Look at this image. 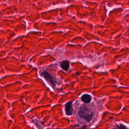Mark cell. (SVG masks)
<instances>
[{
	"label": "cell",
	"instance_id": "cell-1",
	"mask_svg": "<svg viewBox=\"0 0 129 129\" xmlns=\"http://www.w3.org/2000/svg\"><path fill=\"white\" fill-rule=\"evenodd\" d=\"M78 115L81 118H84L87 121H90L93 117V112L90 108L86 106H83L79 111Z\"/></svg>",
	"mask_w": 129,
	"mask_h": 129
},
{
	"label": "cell",
	"instance_id": "cell-2",
	"mask_svg": "<svg viewBox=\"0 0 129 129\" xmlns=\"http://www.w3.org/2000/svg\"><path fill=\"white\" fill-rule=\"evenodd\" d=\"M42 76H43L45 79L50 83V84L52 86L54 87L55 86L56 82L55 81V80L54 78L51 76V75H50L48 72H43L41 73Z\"/></svg>",
	"mask_w": 129,
	"mask_h": 129
},
{
	"label": "cell",
	"instance_id": "cell-3",
	"mask_svg": "<svg viewBox=\"0 0 129 129\" xmlns=\"http://www.w3.org/2000/svg\"><path fill=\"white\" fill-rule=\"evenodd\" d=\"M73 108L71 102H69L65 105V111L67 115H71L73 113Z\"/></svg>",
	"mask_w": 129,
	"mask_h": 129
},
{
	"label": "cell",
	"instance_id": "cell-4",
	"mask_svg": "<svg viewBox=\"0 0 129 129\" xmlns=\"http://www.w3.org/2000/svg\"><path fill=\"white\" fill-rule=\"evenodd\" d=\"M81 100L84 103H89L92 100V97L89 94H85L82 96Z\"/></svg>",
	"mask_w": 129,
	"mask_h": 129
},
{
	"label": "cell",
	"instance_id": "cell-5",
	"mask_svg": "<svg viewBox=\"0 0 129 129\" xmlns=\"http://www.w3.org/2000/svg\"><path fill=\"white\" fill-rule=\"evenodd\" d=\"M69 62L68 60H63L61 62L60 67L64 71H68L69 68Z\"/></svg>",
	"mask_w": 129,
	"mask_h": 129
},
{
	"label": "cell",
	"instance_id": "cell-6",
	"mask_svg": "<svg viewBox=\"0 0 129 129\" xmlns=\"http://www.w3.org/2000/svg\"><path fill=\"white\" fill-rule=\"evenodd\" d=\"M118 129H127L126 127L122 124H120L119 125H117Z\"/></svg>",
	"mask_w": 129,
	"mask_h": 129
}]
</instances>
